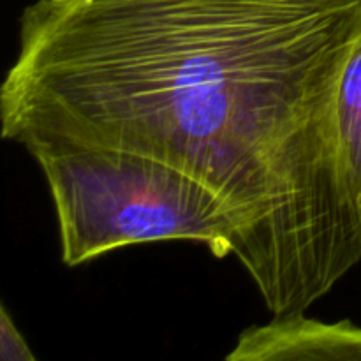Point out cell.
<instances>
[{"label":"cell","instance_id":"cell-3","mask_svg":"<svg viewBox=\"0 0 361 361\" xmlns=\"http://www.w3.org/2000/svg\"><path fill=\"white\" fill-rule=\"evenodd\" d=\"M229 361L361 360V328L351 321L328 324L305 314L252 326L238 337Z\"/></svg>","mask_w":361,"mask_h":361},{"label":"cell","instance_id":"cell-2","mask_svg":"<svg viewBox=\"0 0 361 361\" xmlns=\"http://www.w3.org/2000/svg\"><path fill=\"white\" fill-rule=\"evenodd\" d=\"M25 150L48 183L67 267L166 240L204 243L215 257L235 252L236 226L226 204L175 166L118 148L34 145Z\"/></svg>","mask_w":361,"mask_h":361},{"label":"cell","instance_id":"cell-4","mask_svg":"<svg viewBox=\"0 0 361 361\" xmlns=\"http://www.w3.org/2000/svg\"><path fill=\"white\" fill-rule=\"evenodd\" d=\"M337 136L342 169L361 210V35L338 85Z\"/></svg>","mask_w":361,"mask_h":361},{"label":"cell","instance_id":"cell-1","mask_svg":"<svg viewBox=\"0 0 361 361\" xmlns=\"http://www.w3.org/2000/svg\"><path fill=\"white\" fill-rule=\"evenodd\" d=\"M360 35L361 0H35L2 137L182 169L226 204L271 317L302 316L361 261L337 136Z\"/></svg>","mask_w":361,"mask_h":361},{"label":"cell","instance_id":"cell-5","mask_svg":"<svg viewBox=\"0 0 361 361\" xmlns=\"http://www.w3.org/2000/svg\"><path fill=\"white\" fill-rule=\"evenodd\" d=\"M0 358L4 361L35 360L6 305L0 307Z\"/></svg>","mask_w":361,"mask_h":361}]
</instances>
